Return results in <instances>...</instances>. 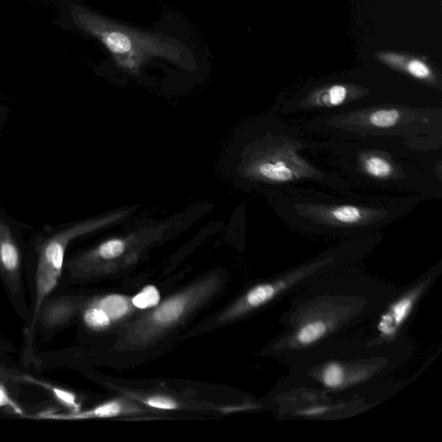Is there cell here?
Wrapping results in <instances>:
<instances>
[{
  "mask_svg": "<svg viewBox=\"0 0 442 442\" xmlns=\"http://www.w3.org/2000/svg\"><path fill=\"white\" fill-rule=\"evenodd\" d=\"M129 212V210H122L58 226L45 225L32 234L26 247V280L29 281L31 289V315L25 329L27 363L35 360L33 343L40 308L62 280L70 244L80 237L118 222Z\"/></svg>",
  "mask_w": 442,
  "mask_h": 442,
  "instance_id": "cell-4",
  "label": "cell"
},
{
  "mask_svg": "<svg viewBox=\"0 0 442 442\" xmlns=\"http://www.w3.org/2000/svg\"><path fill=\"white\" fill-rule=\"evenodd\" d=\"M424 200L416 196L301 191L269 199L293 230L309 235L355 238L375 234L404 218Z\"/></svg>",
  "mask_w": 442,
  "mask_h": 442,
  "instance_id": "cell-3",
  "label": "cell"
},
{
  "mask_svg": "<svg viewBox=\"0 0 442 442\" xmlns=\"http://www.w3.org/2000/svg\"><path fill=\"white\" fill-rule=\"evenodd\" d=\"M83 320L88 328L95 329V330L106 328L111 323L107 313L92 304L84 311Z\"/></svg>",
  "mask_w": 442,
  "mask_h": 442,
  "instance_id": "cell-16",
  "label": "cell"
},
{
  "mask_svg": "<svg viewBox=\"0 0 442 442\" xmlns=\"http://www.w3.org/2000/svg\"><path fill=\"white\" fill-rule=\"evenodd\" d=\"M144 401L151 407L159 409H175L178 407L175 401L164 397H154Z\"/></svg>",
  "mask_w": 442,
  "mask_h": 442,
  "instance_id": "cell-18",
  "label": "cell"
},
{
  "mask_svg": "<svg viewBox=\"0 0 442 442\" xmlns=\"http://www.w3.org/2000/svg\"><path fill=\"white\" fill-rule=\"evenodd\" d=\"M308 142L301 128L276 114L254 120L240 146L237 174L241 183L268 199L301 191L359 192L316 163L307 153Z\"/></svg>",
  "mask_w": 442,
  "mask_h": 442,
  "instance_id": "cell-2",
  "label": "cell"
},
{
  "mask_svg": "<svg viewBox=\"0 0 442 442\" xmlns=\"http://www.w3.org/2000/svg\"><path fill=\"white\" fill-rule=\"evenodd\" d=\"M31 384H36L38 387L45 389L50 392L55 399L67 408L71 409V411H79L80 407L76 401V397L73 393L65 391V389L55 387L53 385L46 383V382L34 379L32 377Z\"/></svg>",
  "mask_w": 442,
  "mask_h": 442,
  "instance_id": "cell-14",
  "label": "cell"
},
{
  "mask_svg": "<svg viewBox=\"0 0 442 442\" xmlns=\"http://www.w3.org/2000/svg\"><path fill=\"white\" fill-rule=\"evenodd\" d=\"M160 293L153 285H149L139 294L132 298V304L139 308H148L158 306L160 301Z\"/></svg>",
  "mask_w": 442,
  "mask_h": 442,
  "instance_id": "cell-17",
  "label": "cell"
},
{
  "mask_svg": "<svg viewBox=\"0 0 442 442\" xmlns=\"http://www.w3.org/2000/svg\"><path fill=\"white\" fill-rule=\"evenodd\" d=\"M303 129L328 139H442V111L441 108L379 104L325 112L306 120Z\"/></svg>",
  "mask_w": 442,
  "mask_h": 442,
  "instance_id": "cell-5",
  "label": "cell"
},
{
  "mask_svg": "<svg viewBox=\"0 0 442 442\" xmlns=\"http://www.w3.org/2000/svg\"><path fill=\"white\" fill-rule=\"evenodd\" d=\"M21 226L0 207V280L11 306L25 321L29 320L26 298V247Z\"/></svg>",
  "mask_w": 442,
  "mask_h": 442,
  "instance_id": "cell-8",
  "label": "cell"
},
{
  "mask_svg": "<svg viewBox=\"0 0 442 442\" xmlns=\"http://www.w3.org/2000/svg\"><path fill=\"white\" fill-rule=\"evenodd\" d=\"M102 309L111 320H117L126 316L131 311L130 301L127 297L119 295H111L96 301L92 303Z\"/></svg>",
  "mask_w": 442,
  "mask_h": 442,
  "instance_id": "cell-13",
  "label": "cell"
},
{
  "mask_svg": "<svg viewBox=\"0 0 442 442\" xmlns=\"http://www.w3.org/2000/svg\"><path fill=\"white\" fill-rule=\"evenodd\" d=\"M430 281L431 279H428L416 284L389 305L377 323V328L381 339L388 340L395 338L411 316L417 301L428 289Z\"/></svg>",
  "mask_w": 442,
  "mask_h": 442,
  "instance_id": "cell-9",
  "label": "cell"
},
{
  "mask_svg": "<svg viewBox=\"0 0 442 442\" xmlns=\"http://www.w3.org/2000/svg\"><path fill=\"white\" fill-rule=\"evenodd\" d=\"M442 139L400 138L308 140L307 153L357 191L439 199Z\"/></svg>",
  "mask_w": 442,
  "mask_h": 442,
  "instance_id": "cell-1",
  "label": "cell"
},
{
  "mask_svg": "<svg viewBox=\"0 0 442 442\" xmlns=\"http://www.w3.org/2000/svg\"><path fill=\"white\" fill-rule=\"evenodd\" d=\"M123 412V406L119 401H110L98 406L97 408L86 411H71L68 413H59L46 411L36 414L34 418L43 420L55 421H72L91 419V418H103L117 416Z\"/></svg>",
  "mask_w": 442,
  "mask_h": 442,
  "instance_id": "cell-11",
  "label": "cell"
},
{
  "mask_svg": "<svg viewBox=\"0 0 442 442\" xmlns=\"http://www.w3.org/2000/svg\"><path fill=\"white\" fill-rule=\"evenodd\" d=\"M409 73L417 79H428L431 75L429 68L425 63L413 61L408 65Z\"/></svg>",
  "mask_w": 442,
  "mask_h": 442,
  "instance_id": "cell-19",
  "label": "cell"
},
{
  "mask_svg": "<svg viewBox=\"0 0 442 442\" xmlns=\"http://www.w3.org/2000/svg\"><path fill=\"white\" fill-rule=\"evenodd\" d=\"M329 330L328 321L323 319L313 318L305 321L301 325L297 331L292 335V340L297 345L307 347L318 343Z\"/></svg>",
  "mask_w": 442,
  "mask_h": 442,
  "instance_id": "cell-12",
  "label": "cell"
},
{
  "mask_svg": "<svg viewBox=\"0 0 442 442\" xmlns=\"http://www.w3.org/2000/svg\"><path fill=\"white\" fill-rule=\"evenodd\" d=\"M92 33L109 51L114 63L129 73H139L156 59L182 68L190 66V50L170 36L148 33L102 18L92 20Z\"/></svg>",
  "mask_w": 442,
  "mask_h": 442,
  "instance_id": "cell-6",
  "label": "cell"
},
{
  "mask_svg": "<svg viewBox=\"0 0 442 442\" xmlns=\"http://www.w3.org/2000/svg\"><path fill=\"white\" fill-rule=\"evenodd\" d=\"M345 370L339 363H328L321 370L320 379L325 387L338 389L345 383Z\"/></svg>",
  "mask_w": 442,
  "mask_h": 442,
  "instance_id": "cell-15",
  "label": "cell"
},
{
  "mask_svg": "<svg viewBox=\"0 0 442 442\" xmlns=\"http://www.w3.org/2000/svg\"><path fill=\"white\" fill-rule=\"evenodd\" d=\"M84 305L82 297L50 296L40 308L36 335L38 331L47 333L59 331L82 311Z\"/></svg>",
  "mask_w": 442,
  "mask_h": 442,
  "instance_id": "cell-10",
  "label": "cell"
},
{
  "mask_svg": "<svg viewBox=\"0 0 442 442\" xmlns=\"http://www.w3.org/2000/svg\"><path fill=\"white\" fill-rule=\"evenodd\" d=\"M7 111H1L0 110V131L2 130L3 124L6 122L7 119Z\"/></svg>",
  "mask_w": 442,
  "mask_h": 442,
  "instance_id": "cell-20",
  "label": "cell"
},
{
  "mask_svg": "<svg viewBox=\"0 0 442 442\" xmlns=\"http://www.w3.org/2000/svg\"><path fill=\"white\" fill-rule=\"evenodd\" d=\"M218 276H210L193 284L178 295L156 306L127 328L122 345L127 348H142L153 343L163 332L183 320L200 305L206 303L218 289Z\"/></svg>",
  "mask_w": 442,
  "mask_h": 442,
  "instance_id": "cell-7",
  "label": "cell"
}]
</instances>
